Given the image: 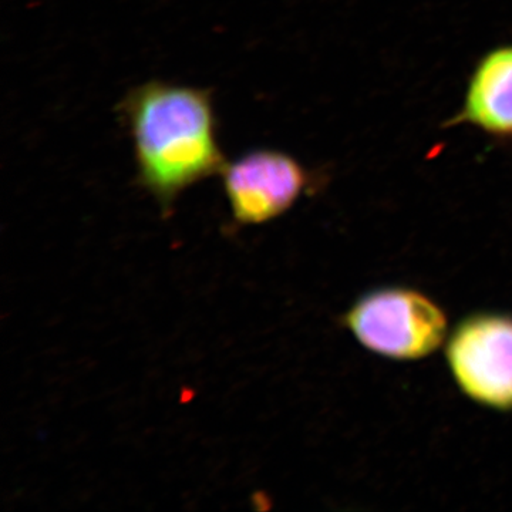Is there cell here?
<instances>
[{"label": "cell", "mask_w": 512, "mask_h": 512, "mask_svg": "<svg viewBox=\"0 0 512 512\" xmlns=\"http://www.w3.org/2000/svg\"><path fill=\"white\" fill-rule=\"evenodd\" d=\"M446 362L460 392L495 412H512V316L480 312L448 335Z\"/></svg>", "instance_id": "3957f363"}, {"label": "cell", "mask_w": 512, "mask_h": 512, "mask_svg": "<svg viewBox=\"0 0 512 512\" xmlns=\"http://www.w3.org/2000/svg\"><path fill=\"white\" fill-rule=\"evenodd\" d=\"M342 323L363 348L399 362L426 359L448 338L446 311L426 293L406 286L367 292Z\"/></svg>", "instance_id": "7a4b0ae2"}, {"label": "cell", "mask_w": 512, "mask_h": 512, "mask_svg": "<svg viewBox=\"0 0 512 512\" xmlns=\"http://www.w3.org/2000/svg\"><path fill=\"white\" fill-rule=\"evenodd\" d=\"M454 121L512 137V46L491 50L480 60Z\"/></svg>", "instance_id": "5b68a950"}, {"label": "cell", "mask_w": 512, "mask_h": 512, "mask_svg": "<svg viewBox=\"0 0 512 512\" xmlns=\"http://www.w3.org/2000/svg\"><path fill=\"white\" fill-rule=\"evenodd\" d=\"M220 177L238 227L282 217L313 184L312 174L295 157L274 148H256L228 161Z\"/></svg>", "instance_id": "277c9868"}, {"label": "cell", "mask_w": 512, "mask_h": 512, "mask_svg": "<svg viewBox=\"0 0 512 512\" xmlns=\"http://www.w3.org/2000/svg\"><path fill=\"white\" fill-rule=\"evenodd\" d=\"M119 113L131 140L137 184L164 215L181 194L221 175L228 163L210 89L148 80L124 94Z\"/></svg>", "instance_id": "6da1fadb"}]
</instances>
